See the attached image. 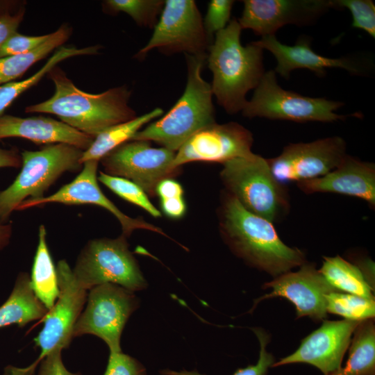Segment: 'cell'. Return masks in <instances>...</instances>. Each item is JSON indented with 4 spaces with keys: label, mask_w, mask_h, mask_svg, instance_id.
<instances>
[{
    "label": "cell",
    "mask_w": 375,
    "mask_h": 375,
    "mask_svg": "<svg viewBox=\"0 0 375 375\" xmlns=\"http://www.w3.org/2000/svg\"><path fill=\"white\" fill-rule=\"evenodd\" d=\"M242 28L236 19L215 34L207 60L212 73L211 89L217 103L231 115L242 111L247 93L255 89L265 74L263 49L252 42L242 46Z\"/></svg>",
    "instance_id": "cell-3"
},
{
    "label": "cell",
    "mask_w": 375,
    "mask_h": 375,
    "mask_svg": "<svg viewBox=\"0 0 375 375\" xmlns=\"http://www.w3.org/2000/svg\"><path fill=\"white\" fill-rule=\"evenodd\" d=\"M98 163L97 160L85 162L81 172L72 182L47 197L24 201L17 210H25L51 203L66 205L93 204L110 212L120 223L122 235L126 238L136 229L148 230L167 236L160 228L147 222L142 218H133L126 215L105 196L97 182Z\"/></svg>",
    "instance_id": "cell-16"
},
{
    "label": "cell",
    "mask_w": 375,
    "mask_h": 375,
    "mask_svg": "<svg viewBox=\"0 0 375 375\" xmlns=\"http://www.w3.org/2000/svg\"><path fill=\"white\" fill-rule=\"evenodd\" d=\"M326 299L327 312L353 321L374 318V299L341 291L332 292L326 296Z\"/></svg>",
    "instance_id": "cell-29"
},
{
    "label": "cell",
    "mask_w": 375,
    "mask_h": 375,
    "mask_svg": "<svg viewBox=\"0 0 375 375\" xmlns=\"http://www.w3.org/2000/svg\"><path fill=\"white\" fill-rule=\"evenodd\" d=\"M185 56L188 76L183 94L166 114L131 140L153 141L176 152L197 131L215 123L211 85L201 75L207 55Z\"/></svg>",
    "instance_id": "cell-4"
},
{
    "label": "cell",
    "mask_w": 375,
    "mask_h": 375,
    "mask_svg": "<svg viewBox=\"0 0 375 375\" xmlns=\"http://www.w3.org/2000/svg\"><path fill=\"white\" fill-rule=\"evenodd\" d=\"M238 20L242 29L262 36L288 24H311L331 7L330 0H244Z\"/></svg>",
    "instance_id": "cell-17"
},
{
    "label": "cell",
    "mask_w": 375,
    "mask_h": 375,
    "mask_svg": "<svg viewBox=\"0 0 375 375\" xmlns=\"http://www.w3.org/2000/svg\"><path fill=\"white\" fill-rule=\"evenodd\" d=\"M56 272L59 296L53 308L42 319L43 328L34 338L35 345L41 350L39 357L26 367L7 366L3 375H33L46 356L56 349H67L74 338V326L86 303L88 292L77 283L65 260L58 262Z\"/></svg>",
    "instance_id": "cell-8"
},
{
    "label": "cell",
    "mask_w": 375,
    "mask_h": 375,
    "mask_svg": "<svg viewBox=\"0 0 375 375\" xmlns=\"http://www.w3.org/2000/svg\"><path fill=\"white\" fill-rule=\"evenodd\" d=\"M44 225L39 228V240L30 277L32 289L48 310L54 306L60 293L56 267L46 240Z\"/></svg>",
    "instance_id": "cell-24"
},
{
    "label": "cell",
    "mask_w": 375,
    "mask_h": 375,
    "mask_svg": "<svg viewBox=\"0 0 375 375\" xmlns=\"http://www.w3.org/2000/svg\"><path fill=\"white\" fill-rule=\"evenodd\" d=\"M252 42L273 54L277 62L274 71L285 78H289L292 71L297 69H308L321 76L326 74L328 68H341L353 75H363L367 72L366 63L358 58H333L316 53L310 47V40L306 38H300L292 46L281 43L275 35L262 36Z\"/></svg>",
    "instance_id": "cell-19"
},
{
    "label": "cell",
    "mask_w": 375,
    "mask_h": 375,
    "mask_svg": "<svg viewBox=\"0 0 375 375\" xmlns=\"http://www.w3.org/2000/svg\"><path fill=\"white\" fill-rule=\"evenodd\" d=\"M24 1L15 0H0V16L18 10L24 6Z\"/></svg>",
    "instance_id": "cell-41"
},
{
    "label": "cell",
    "mask_w": 375,
    "mask_h": 375,
    "mask_svg": "<svg viewBox=\"0 0 375 375\" xmlns=\"http://www.w3.org/2000/svg\"><path fill=\"white\" fill-rule=\"evenodd\" d=\"M97 178L122 199L142 208L153 217H161V212L152 204L149 196L133 181L102 172Z\"/></svg>",
    "instance_id": "cell-31"
},
{
    "label": "cell",
    "mask_w": 375,
    "mask_h": 375,
    "mask_svg": "<svg viewBox=\"0 0 375 375\" xmlns=\"http://www.w3.org/2000/svg\"><path fill=\"white\" fill-rule=\"evenodd\" d=\"M319 271L337 290L374 299V288L362 270L340 256H324Z\"/></svg>",
    "instance_id": "cell-26"
},
{
    "label": "cell",
    "mask_w": 375,
    "mask_h": 375,
    "mask_svg": "<svg viewBox=\"0 0 375 375\" xmlns=\"http://www.w3.org/2000/svg\"><path fill=\"white\" fill-rule=\"evenodd\" d=\"M305 193H337L363 199L375 205V166L347 155L341 163L326 175L297 183Z\"/></svg>",
    "instance_id": "cell-20"
},
{
    "label": "cell",
    "mask_w": 375,
    "mask_h": 375,
    "mask_svg": "<svg viewBox=\"0 0 375 375\" xmlns=\"http://www.w3.org/2000/svg\"><path fill=\"white\" fill-rule=\"evenodd\" d=\"M86 303L74 326V338L94 335L105 342L110 352L122 351L123 329L139 306L134 292L117 284L103 283L89 290Z\"/></svg>",
    "instance_id": "cell-10"
},
{
    "label": "cell",
    "mask_w": 375,
    "mask_h": 375,
    "mask_svg": "<svg viewBox=\"0 0 375 375\" xmlns=\"http://www.w3.org/2000/svg\"><path fill=\"white\" fill-rule=\"evenodd\" d=\"M49 35L30 36L17 32L0 49V58L29 52L45 42Z\"/></svg>",
    "instance_id": "cell-37"
},
{
    "label": "cell",
    "mask_w": 375,
    "mask_h": 375,
    "mask_svg": "<svg viewBox=\"0 0 375 375\" xmlns=\"http://www.w3.org/2000/svg\"><path fill=\"white\" fill-rule=\"evenodd\" d=\"M99 45L83 48L60 47L47 62L31 76L19 81H12L0 85V117L10 105L24 92L38 83L60 62L71 57L98 53Z\"/></svg>",
    "instance_id": "cell-28"
},
{
    "label": "cell",
    "mask_w": 375,
    "mask_h": 375,
    "mask_svg": "<svg viewBox=\"0 0 375 375\" xmlns=\"http://www.w3.org/2000/svg\"><path fill=\"white\" fill-rule=\"evenodd\" d=\"M260 343L259 358L256 365H249L244 368L237 369L233 375H267L269 367H272L276 362L274 356L267 351V345L269 341V335L261 328H252ZM162 375H204L197 370L173 371L164 369L160 371Z\"/></svg>",
    "instance_id": "cell-32"
},
{
    "label": "cell",
    "mask_w": 375,
    "mask_h": 375,
    "mask_svg": "<svg viewBox=\"0 0 375 375\" xmlns=\"http://www.w3.org/2000/svg\"><path fill=\"white\" fill-rule=\"evenodd\" d=\"M360 322L348 319L324 320L319 328L301 340L293 353L275 362L272 367L303 362L317 367L324 375L332 374L342 367L351 336Z\"/></svg>",
    "instance_id": "cell-18"
},
{
    "label": "cell",
    "mask_w": 375,
    "mask_h": 375,
    "mask_svg": "<svg viewBox=\"0 0 375 375\" xmlns=\"http://www.w3.org/2000/svg\"><path fill=\"white\" fill-rule=\"evenodd\" d=\"M156 194L160 199L164 214L174 219H181L186 212L183 199V189L174 179L169 178L161 181L157 185Z\"/></svg>",
    "instance_id": "cell-34"
},
{
    "label": "cell",
    "mask_w": 375,
    "mask_h": 375,
    "mask_svg": "<svg viewBox=\"0 0 375 375\" xmlns=\"http://www.w3.org/2000/svg\"><path fill=\"white\" fill-rule=\"evenodd\" d=\"M26 8L24 6L13 12L6 13L0 16V49L17 31L22 22Z\"/></svg>",
    "instance_id": "cell-38"
},
{
    "label": "cell",
    "mask_w": 375,
    "mask_h": 375,
    "mask_svg": "<svg viewBox=\"0 0 375 375\" xmlns=\"http://www.w3.org/2000/svg\"><path fill=\"white\" fill-rule=\"evenodd\" d=\"M176 152L151 147L145 140L128 141L103 156L101 160L105 173L130 180L150 197L156 195L158 184L165 178H173L180 168L173 167Z\"/></svg>",
    "instance_id": "cell-12"
},
{
    "label": "cell",
    "mask_w": 375,
    "mask_h": 375,
    "mask_svg": "<svg viewBox=\"0 0 375 375\" xmlns=\"http://www.w3.org/2000/svg\"><path fill=\"white\" fill-rule=\"evenodd\" d=\"M162 114V109L156 108L147 113L101 132L94 138L90 147L83 151L80 159L81 164L83 165L88 160L99 161L119 145L130 141L145 124L161 117Z\"/></svg>",
    "instance_id": "cell-23"
},
{
    "label": "cell",
    "mask_w": 375,
    "mask_h": 375,
    "mask_svg": "<svg viewBox=\"0 0 375 375\" xmlns=\"http://www.w3.org/2000/svg\"><path fill=\"white\" fill-rule=\"evenodd\" d=\"M72 33L71 28L62 24L50 33L49 38L33 50L0 58V85L22 76L33 65L46 57L56 48L64 44Z\"/></svg>",
    "instance_id": "cell-27"
},
{
    "label": "cell",
    "mask_w": 375,
    "mask_h": 375,
    "mask_svg": "<svg viewBox=\"0 0 375 375\" xmlns=\"http://www.w3.org/2000/svg\"><path fill=\"white\" fill-rule=\"evenodd\" d=\"M6 138H25L36 144H67L83 151L88 149L94 139L51 117L3 115L0 117V140Z\"/></svg>",
    "instance_id": "cell-21"
},
{
    "label": "cell",
    "mask_w": 375,
    "mask_h": 375,
    "mask_svg": "<svg viewBox=\"0 0 375 375\" xmlns=\"http://www.w3.org/2000/svg\"><path fill=\"white\" fill-rule=\"evenodd\" d=\"M350 344L345 366L329 375H375L374 318L361 321Z\"/></svg>",
    "instance_id": "cell-25"
},
{
    "label": "cell",
    "mask_w": 375,
    "mask_h": 375,
    "mask_svg": "<svg viewBox=\"0 0 375 375\" xmlns=\"http://www.w3.org/2000/svg\"><path fill=\"white\" fill-rule=\"evenodd\" d=\"M210 40L194 1L167 0L150 40L135 57L144 58L153 49L165 54L207 55Z\"/></svg>",
    "instance_id": "cell-11"
},
{
    "label": "cell",
    "mask_w": 375,
    "mask_h": 375,
    "mask_svg": "<svg viewBox=\"0 0 375 375\" xmlns=\"http://www.w3.org/2000/svg\"><path fill=\"white\" fill-rule=\"evenodd\" d=\"M83 152L63 143L49 144L39 151H23L20 173L8 188L0 192V224L7 222L26 198H43L44 192L63 173L81 169Z\"/></svg>",
    "instance_id": "cell-6"
},
{
    "label": "cell",
    "mask_w": 375,
    "mask_h": 375,
    "mask_svg": "<svg viewBox=\"0 0 375 375\" xmlns=\"http://www.w3.org/2000/svg\"><path fill=\"white\" fill-rule=\"evenodd\" d=\"M124 235L88 242L77 258L73 275L77 283L89 290L103 283H114L131 291L143 290L147 283L129 251Z\"/></svg>",
    "instance_id": "cell-7"
},
{
    "label": "cell",
    "mask_w": 375,
    "mask_h": 375,
    "mask_svg": "<svg viewBox=\"0 0 375 375\" xmlns=\"http://www.w3.org/2000/svg\"><path fill=\"white\" fill-rule=\"evenodd\" d=\"M48 74L55 85L54 94L47 101L27 106L26 112L55 115L61 122L93 138L137 117L128 105L131 92L124 85L91 94L78 89L56 66Z\"/></svg>",
    "instance_id": "cell-2"
},
{
    "label": "cell",
    "mask_w": 375,
    "mask_h": 375,
    "mask_svg": "<svg viewBox=\"0 0 375 375\" xmlns=\"http://www.w3.org/2000/svg\"><path fill=\"white\" fill-rule=\"evenodd\" d=\"M219 219L225 242L250 266L276 277L306 262L303 252L281 240L272 222L249 212L227 192Z\"/></svg>",
    "instance_id": "cell-1"
},
{
    "label": "cell",
    "mask_w": 375,
    "mask_h": 375,
    "mask_svg": "<svg viewBox=\"0 0 375 375\" xmlns=\"http://www.w3.org/2000/svg\"><path fill=\"white\" fill-rule=\"evenodd\" d=\"M48 311L35 296L28 274L21 272L10 295L0 306V328L14 324L22 328L31 322L42 319Z\"/></svg>",
    "instance_id": "cell-22"
},
{
    "label": "cell",
    "mask_w": 375,
    "mask_h": 375,
    "mask_svg": "<svg viewBox=\"0 0 375 375\" xmlns=\"http://www.w3.org/2000/svg\"><path fill=\"white\" fill-rule=\"evenodd\" d=\"M234 1L212 0L208 3L203 21L205 30L212 39L214 34L222 31L228 24Z\"/></svg>",
    "instance_id": "cell-35"
},
{
    "label": "cell",
    "mask_w": 375,
    "mask_h": 375,
    "mask_svg": "<svg viewBox=\"0 0 375 375\" xmlns=\"http://www.w3.org/2000/svg\"><path fill=\"white\" fill-rule=\"evenodd\" d=\"M22 156L15 149H2L0 147V167H15L22 165Z\"/></svg>",
    "instance_id": "cell-40"
},
{
    "label": "cell",
    "mask_w": 375,
    "mask_h": 375,
    "mask_svg": "<svg viewBox=\"0 0 375 375\" xmlns=\"http://www.w3.org/2000/svg\"><path fill=\"white\" fill-rule=\"evenodd\" d=\"M10 233L11 227L10 225L0 224V249L8 243Z\"/></svg>",
    "instance_id": "cell-42"
},
{
    "label": "cell",
    "mask_w": 375,
    "mask_h": 375,
    "mask_svg": "<svg viewBox=\"0 0 375 375\" xmlns=\"http://www.w3.org/2000/svg\"><path fill=\"white\" fill-rule=\"evenodd\" d=\"M220 177L226 192L249 212L272 223L288 212L287 192L274 177L267 159L255 153L234 158L223 164Z\"/></svg>",
    "instance_id": "cell-5"
},
{
    "label": "cell",
    "mask_w": 375,
    "mask_h": 375,
    "mask_svg": "<svg viewBox=\"0 0 375 375\" xmlns=\"http://www.w3.org/2000/svg\"><path fill=\"white\" fill-rule=\"evenodd\" d=\"M251 133L236 122L206 126L193 134L176 152L173 167L203 161L225 163L251 156Z\"/></svg>",
    "instance_id": "cell-14"
},
{
    "label": "cell",
    "mask_w": 375,
    "mask_h": 375,
    "mask_svg": "<svg viewBox=\"0 0 375 375\" xmlns=\"http://www.w3.org/2000/svg\"><path fill=\"white\" fill-rule=\"evenodd\" d=\"M62 350L56 349L46 356L41 362L36 375H81L79 372L72 373L64 365Z\"/></svg>",
    "instance_id": "cell-39"
},
{
    "label": "cell",
    "mask_w": 375,
    "mask_h": 375,
    "mask_svg": "<svg viewBox=\"0 0 375 375\" xmlns=\"http://www.w3.org/2000/svg\"><path fill=\"white\" fill-rule=\"evenodd\" d=\"M146 369L135 358L122 353L110 352L103 375H146Z\"/></svg>",
    "instance_id": "cell-36"
},
{
    "label": "cell",
    "mask_w": 375,
    "mask_h": 375,
    "mask_svg": "<svg viewBox=\"0 0 375 375\" xmlns=\"http://www.w3.org/2000/svg\"><path fill=\"white\" fill-rule=\"evenodd\" d=\"M339 136L310 142L290 144L277 157L267 159L275 179L284 185L322 177L336 168L347 156Z\"/></svg>",
    "instance_id": "cell-13"
},
{
    "label": "cell",
    "mask_w": 375,
    "mask_h": 375,
    "mask_svg": "<svg viewBox=\"0 0 375 375\" xmlns=\"http://www.w3.org/2000/svg\"><path fill=\"white\" fill-rule=\"evenodd\" d=\"M164 4L162 0H106L103 8L111 13L128 14L139 26L154 28Z\"/></svg>",
    "instance_id": "cell-30"
},
{
    "label": "cell",
    "mask_w": 375,
    "mask_h": 375,
    "mask_svg": "<svg viewBox=\"0 0 375 375\" xmlns=\"http://www.w3.org/2000/svg\"><path fill=\"white\" fill-rule=\"evenodd\" d=\"M343 105L341 101L305 97L285 90L278 84L275 72L269 70L265 72L242 112L249 118L260 117L297 122H331L348 116L335 112Z\"/></svg>",
    "instance_id": "cell-9"
},
{
    "label": "cell",
    "mask_w": 375,
    "mask_h": 375,
    "mask_svg": "<svg viewBox=\"0 0 375 375\" xmlns=\"http://www.w3.org/2000/svg\"><path fill=\"white\" fill-rule=\"evenodd\" d=\"M272 291L255 300L251 309L262 300L276 297L290 301L295 306L297 317H308L315 322L327 318L326 296L335 289L311 263L305 262L297 272L282 274L263 285Z\"/></svg>",
    "instance_id": "cell-15"
},
{
    "label": "cell",
    "mask_w": 375,
    "mask_h": 375,
    "mask_svg": "<svg viewBox=\"0 0 375 375\" xmlns=\"http://www.w3.org/2000/svg\"><path fill=\"white\" fill-rule=\"evenodd\" d=\"M331 8H347L352 15V27L375 38V5L371 0H330Z\"/></svg>",
    "instance_id": "cell-33"
}]
</instances>
